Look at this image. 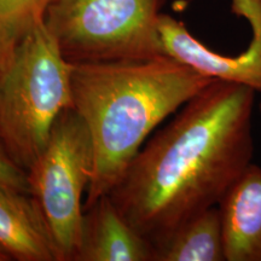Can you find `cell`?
Returning <instances> with one entry per match:
<instances>
[{"instance_id": "6da1fadb", "label": "cell", "mask_w": 261, "mask_h": 261, "mask_svg": "<svg viewBox=\"0 0 261 261\" xmlns=\"http://www.w3.org/2000/svg\"><path fill=\"white\" fill-rule=\"evenodd\" d=\"M255 94L212 81L146 140L108 194L152 247L219 204L252 163Z\"/></svg>"}, {"instance_id": "7a4b0ae2", "label": "cell", "mask_w": 261, "mask_h": 261, "mask_svg": "<svg viewBox=\"0 0 261 261\" xmlns=\"http://www.w3.org/2000/svg\"><path fill=\"white\" fill-rule=\"evenodd\" d=\"M213 80L166 55L73 63L71 108L93 149L84 210L109 194L150 135Z\"/></svg>"}, {"instance_id": "3957f363", "label": "cell", "mask_w": 261, "mask_h": 261, "mask_svg": "<svg viewBox=\"0 0 261 261\" xmlns=\"http://www.w3.org/2000/svg\"><path fill=\"white\" fill-rule=\"evenodd\" d=\"M71 68L41 17L19 39L0 76V132L25 172L46 146L58 116L71 107Z\"/></svg>"}, {"instance_id": "277c9868", "label": "cell", "mask_w": 261, "mask_h": 261, "mask_svg": "<svg viewBox=\"0 0 261 261\" xmlns=\"http://www.w3.org/2000/svg\"><path fill=\"white\" fill-rule=\"evenodd\" d=\"M165 0H50L44 22L70 63L162 56Z\"/></svg>"}, {"instance_id": "5b68a950", "label": "cell", "mask_w": 261, "mask_h": 261, "mask_svg": "<svg viewBox=\"0 0 261 261\" xmlns=\"http://www.w3.org/2000/svg\"><path fill=\"white\" fill-rule=\"evenodd\" d=\"M93 165L91 137L73 108L58 116L46 146L28 169L31 194L40 204L60 261H74L79 249L84 202Z\"/></svg>"}, {"instance_id": "8992f818", "label": "cell", "mask_w": 261, "mask_h": 261, "mask_svg": "<svg viewBox=\"0 0 261 261\" xmlns=\"http://www.w3.org/2000/svg\"><path fill=\"white\" fill-rule=\"evenodd\" d=\"M231 11L244 18L252 31L249 45L236 56H226L197 40L184 23L162 14L159 34L162 51L204 76L261 92V0H231Z\"/></svg>"}, {"instance_id": "52a82bcc", "label": "cell", "mask_w": 261, "mask_h": 261, "mask_svg": "<svg viewBox=\"0 0 261 261\" xmlns=\"http://www.w3.org/2000/svg\"><path fill=\"white\" fill-rule=\"evenodd\" d=\"M0 253L9 261H60L50 226L34 196L3 182Z\"/></svg>"}, {"instance_id": "ba28073f", "label": "cell", "mask_w": 261, "mask_h": 261, "mask_svg": "<svg viewBox=\"0 0 261 261\" xmlns=\"http://www.w3.org/2000/svg\"><path fill=\"white\" fill-rule=\"evenodd\" d=\"M74 261H154V247L104 195L84 212Z\"/></svg>"}, {"instance_id": "9c48e42d", "label": "cell", "mask_w": 261, "mask_h": 261, "mask_svg": "<svg viewBox=\"0 0 261 261\" xmlns=\"http://www.w3.org/2000/svg\"><path fill=\"white\" fill-rule=\"evenodd\" d=\"M218 207L226 261H261V167L250 163Z\"/></svg>"}, {"instance_id": "30bf717a", "label": "cell", "mask_w": 261, "mask_h": 261, "mask_svg": "<svg viewBox=\"0 0 261 261\" xmlns=\"http://www.w3.org/2000/svg\"><path fill=\"white\" fill-rule=\"evenodd\" d=\"M154 261H226L218 205L188 220L154 248Z\"/></svg>"}, {"instance_id": "8fae6325", "label": "cell", "mask_w": 261, "mask_h": 261, "mask_svg": "<svg viewBox=\"0 0 261 261\" xmlns=\"http://www.w3.org/2000/svg\"><path fill=\"white\" fill-rule=\"evenodd\" d=\"M50 0H0V24L23 35L44 12Z\"/></svg>"}, {"instance_id": "7c38bea8", "label": "cell", "mask_w": 261, "mask_h": 261, "mask_svg": "<svg viewBox=\"0 0 261 261\" xmlns=\"http://www.w3.org/2000/svg\"><path fill=\"white\" fill-rule=\"evenodd\" d=\"M0 182L31 194L28 173L19 167L17 163H15L9 155L2 132H0Z\"/></svg>"}, {"instance_id": "4fadbf2b", "label": "cell", "mask_w": 261, "mask_h": 261, "mask_svg": "<svg viewBox=\"0 0 261 261\" xmlns=\"http://www.w3.org/2000/svg\"><path fill=\"white\" fill-rule=\"evenodd\" d=\"M21 38L22 35H18L17 33L0 24V76L8 68L15 48L17 46V42Z\"/></svg>"}, {"instance_id": "5bb4252c", "label": "cell", "mask_w": 261, "mask_h": 261, "mask_svg": "<svg viewBox=\"0 0 261 261\" xmlns=\"http://www.w3.org/2000/svg\"><path fill=\"white\" fill-rule=\"evenodd\" d=\"M0 261H9L8 257H6L5 255H3L2 253H0Z\"/></svg>"}, {"instance_id": "9a60e30c", "label": "cell", "mask_w": 261, "mask_h": 261, "mask_svg": "<svg viewBox=\"0 0 261 261\" xmlns=\"http://www.w3.org/2000/svg\"><path fill=\"white\" fill-rule=\"evenodd\" d=\"M260 109H261V107H260Z\"/></svg>"}]
</instances>
